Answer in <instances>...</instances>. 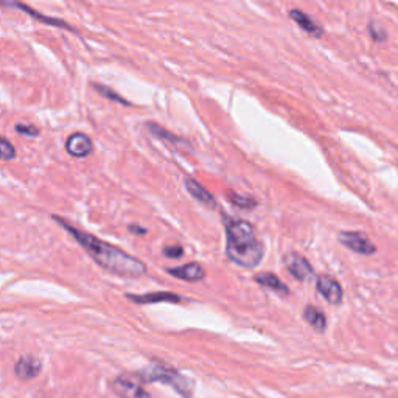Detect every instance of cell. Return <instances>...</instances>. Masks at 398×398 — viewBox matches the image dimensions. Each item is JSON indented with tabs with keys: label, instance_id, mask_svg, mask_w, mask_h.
I'll return each instance as SVG.
<instances>
[{
	"label": "cell",
	"instance_id": "cell-1",
	"mask_svg": "<svg viewBox=\"0 0 398 398\" xmlns=\"http://www.w3.org/2000/svg\"><path fill=\"white\" fill-rule=\"evenodd\" d=\"M53 219H55L61 228L67 230L69 234L78 241V245L81 247H85V251L91 255V258L100 266V268L109 271L112 274L133 278H139L146 274V265L144 261H140L139 258L124 252L123 249L100 240L95 235L87 234L85 230L74 228L72 224L64 221L61 217L53 215Z\"/></svg>",
	"mask_w": 398,
	"mask_h": 398
},
{
	"label": "cell",
	"instance_id": "cell-2",
	"mask_svg": "<svg viewBox=\"0 0 398 398\" xmlns=\"http://www.w3.org/2000/svg\"><path fill=\"white\" fill-rule=\"evenodd\" d=\"M225 254L230 261L243 268H255L265 255V247L255 236L251 223L236 218H224Z\"/></svg>",
	"mask_w": 398,
	"mask_h": 398
},
{
	"label": "cell",
	"instance_id": "cell-3",
	"mask_svg": "<svg viewBox=\"0 0 398 398\" xmlns=\"http://www.w3.org/2000/svg\"><path fill=\"white\" fill-rule=\"evenodd\" d=\"M135 377L145 383L159 382L168 384L184 398H192L193 395V383L187 377L175 371L173 367L165 366L162 362H154V364L145 367L144 371L135 373Z\"/></svg>",
	"mask_w": 398,
	"mask_h": 398
},
{
	"label": "cell",
	"instance_id": "cell-4",
	"mask_svg": "<svg viewBox=\"0 0 398 398\" xmlns=\"http://www.w3.org/2000/svg\"><path fill=\"white\" fill-rule=\"evenodd\" d=\"M0 7L3 8H16V10H21L23 13L34 17V19L45 23V25H52V27H59V28H64V30H70V32L75 33V28L70 27L67 22H64L63 19H58V17H50V16H45V14H41L38 13L36 10L27 7L25 3L22 2H17V0H0Z\"/></svg>",
	"mask_w": 398,
	"mask_h": 398
},
{
	"label": "cell",
	"instance_id": "cell-5",
	"mask_svg": "<svg viewBox=\"0 0 398 398\" xmlns=\"http://www.w3.org/2000/svg\"><path fill=\"white\" fill-rule=\"evenodd\" d=\"M340 241L350 251L361 255H372L377 252V247L373 243L367 239L361 232H341Z\"/></svg>",
	"mask_w": 398,
	"mask_h": 398
},
{
	"label": "cell",
	"instance_id": "cell-6",
	"mask_svg": "<svg viewBox=\"0 0 398 398\" xmlns=\"http://www.w3.org/2000/svg\"><path fill=\"white\" fill-rule=\"evenodd\" d=\"M316 288L319 291V294L324 296V299L331 305H338L342 302L344 291L341 283L336 280V278L330 276H319L316 282Z\"/></svg>",
	"mask_w": 398,
	"mask_h": 398
},
{
	"label": "cell",
	"instance_id": "cell-7",
	"mask_svg": "<svg viewBox=\"0 0 398 398\" xmlns=\"http://www.w3.org/2000/svg\"><path fill=\"white\" fill-rule=\"evenodd\" d=\"M65 151H67L72 157L82 159L87 157L89 154L93 151V144L87 134L74 133L69 135L67 140H65Z\"/></svg>",
	"mask_w": 398,
	"mask_h": 398
},
{
	"label": "cell",
	"instance_id": "cell-8",
	"mask_svg": "<svg viewBox=\"0 0 398 398\" xmlns=\"http://www.w3.org/2000/svg\"><path fill=\"white\" fill-rule=\"evenodd\" d=\"M285 265H287L291 276L297 278V280H308L314 272L313 266L308 263V260L299 254H289L288 257L285 258Z\"/></svg>",
	"mask_w": 398,
	"mask_h": 398
},
{
	"label": "cell",
	"instance_id": "cell-9",
	"mask_svg": "<svg viewBox=\"0 0 398 398\" xmlns=\"http://www.w3.org/2000/svg\"><path fill=\"white\" fill-rule=\"evenodd\" d=\"M112 389L120 398H151V395L142 386L124 377L115 378L114 383H112Z\"/></svg>",
	"mask_w": 398,
	"mask_h": 398
},
{
	"label": "cell",
	"instance_id": "cell-10",
	"mask_svg": "<svg viewBox=\"0 0 398 398\" xmlns=\"http://www.w3.org/2000/svg\"><path fill=\"white\" fill-rule=\"evenodd\" d=\"M41 369H43V364H41L38 358H34V356H22L16 362L14 373L19 379L28 382V379L36 378L41 373Z\"/></svg>",
	"mask_w": 398,
	"mask_h": 398
},
{
	"label": "cell",
	"instance_id": "cell-11",
	"mask_svg": "<svg viewBox=\"0 0 398 398\" xmlns=\"http://www.w3.org/2000/svg\"><path fill=\"white\" fill-rule=\"evenodd\" d=\"M167 272L170 276L181 278V280H186V282H201L206 278L204 268L199 263H196V261L177 266V268H168Z\"/></svg>",
	"mask_w": 398,
	"mask_h": 398
},
{
	"label": "cell",
	"instance_id": "cell-12",
	"mask_svg": "<svg viewBox=\"0 0 398 398\" xmlns=\"http://www.w3.org/2000/svg\"><path fill=\"white\" fill-rule=\"evenodd\" d=\"M146 128L148 131L153 135H156L157 139L160 140H164V142H168V144L171 146H175L176 150H179V151H187V153H192V146H190L188 142L186 139H181V137H177V135H175L173 133H170V131H167L165 128L160 126V124H156V123H146Z\"/></svg>",
	"mask_w": 398,
	"mask_h": 398
},
{
	"label": "cell",
	"instance_id": "cell-13",
	"mask_svg": "<svg viewBox=\"0 0 398 398\" xmlns=\"http://www.w3.org/2000/svg\"><path fill=\"white\" fill-rule=\"evenodd\" d=\"M186 188H187V192L190 193V196L198 201V203H201L206 207H209V209H215L217 207V201H215V198H213V195L209 192V190L201 186L198 181L193 179V177H187Z\"/></svg>",
	"mask_w": 398,
	"mask_h": 398
},
{
	"label": "cell",
	"instance_id": "cell-14",
	"mask_svg": "<svg viewBox=\"0 0 398 398\" xmlns=\"http://www.w3.org/2000/svg\"><path fill=\"white\" fill-rule=\"evenodd\" d=\"M128 299L135 302V304H159V302H171L177 304L182 300V297L171 293H148V294H128Z\"/></svg>",
	"mask_w": 398,
	"mask_h": 398
},
{
	"label": "cell",
	"instance_id": "cell-15",
	"mask_svg": "<svg viewBox=\"0 0 398 398\" xmlns=\"http://www.w3.org/2000/svg\"><path fill=\"white\" fill-rule=\"evenodd\" d=\"M289 16H291V19H293L302 30H304L305 33L311 34V36H316V38L322 36L324 30L320 28L318 23L311 19L310 16H307L304 11L293 10V11H289Z\"/></svg>",
	"mask_w": 398,
	"mask_h": 398
},
{
	"label": "cell",
	"instance_id": "cell-16",
	"mask_svg": "<svg viewBox=\"0 0 398 398\" xmlns=\"http://www.w3.org/2000/svg\"><path fill=\"white\" fill-rule=\"evenodd\" d=\"M255 282L261 285V287L272 289L274 293L280 294V296L289 294V289H288L287 285H285L276 274H272V272H261V274L255 276Z\"/></svg>",
	"mask_w": 398,
	"mask_h": 398
},
{
	"label": "cell",
	"instance_id": "cell-17",
	"mask_svg": "<svg viewBox=\"0 0 398 398\" xmlns=\"http://www.w3.org/2000/svg\"><path fill=\"white\" fill-rule=\"evenodd\" d=\"M304 319L308 322V325L313 327L318 333H324L327 329V318L325 314L319 310V308L308 305L304 311Z\"/></svg>",
	"mask_w": 398,
	"mask_h": 398
},
{
	"label": "cell",
	"instance_id": "cell-18",
	"mask_svg": "<svg viewBox=\"0 0 398 398\" xmlns=\"http://www.w3.org/2000/svg\"><path fill=\"white\" fill-rule=\"evenodd\" d=\"M229 199L232 201V204L240 207V209H254V207L257 206V201L251 198V196L240 195V193H235V192L229 193Z\"/></svg>",
	"mask_w": 398,
	"mask_h": 398
},
{
	"label": "cell",
	"instance_id": "cell-19",
	"mask_svg": "<svg viewBox=\"0 0 398 398\" xmlns=\"http://www.w3.org/2000/svg\"><path fill=\"white\" fill-rule=\"evenodd\" d=\"M93 89H97L100 95H103V97H106L108 100H112V102L122 103V104H124V106H133V104H131V103L128 102V100H124L123 97H120V95H118L115 91H112V89L108 87V86L97 85V82H95V85H93Z\"/></svg>",
	"mask_w": 398,
	"mask_h": 398
},
{
	"label": "cell",
	"instance_id": "cell-20",
	"mask_svg": "<svg viewBox=\"0 0 398 398\" xmlns=\"http://www.w3.org/2000/svg\"><path fill=\"white\" fill-rule=\"evenodd\" d=\"M16 157V148L10 140L0 137V160H13Z\"/></svg>",
	"mask_w": 398,
	"mask_h": 398
},
{
	"label": "cell",
	"instance_id": "cell-21",
	"mask_svg": "<svg viewBox=\"0 0 398 398\" xmlns=\"http://www.w3.org/2000/svg\"><path fill=\"white\" fill-rule=\"evenodd\" d=\"M14 129H16V133L27 135V137H36V135H39V129L36 126H33V124L19 123V124H16Z\"/></svg>",
	"mask_w": 398,
	"mask_h": 398
},
{
	"label": "cell",
	"instance_id": "cell-22",
	"mask_svg": "<svg viewBox=\"0 0 398 398\" xmlns=\"http://www.w3.org/2000/svg\"><path fill=\"white\" fill-rule=\"evenodd\" d=\"M164 255L168 258H181L184 255V249L179 245L167 246V247H164Z\"/></svg>",
	"mask_w": 398,
	"mask_h": 398
},
{
	"label": "cell",
	"instance_id": "cell-23",
	"mask_svg": "<svg viewBox=\"0 0 398 398\" xmlns=\"http://www.w3.org/2000/svg\"><path fill=\"white\" fill-rule=\"evenodd\" d=\"M128 229H129V232H133V234H137V235H145L146 234V229L140 228V225H137V224H131Z\"/></svg>",
	"mask_w": 398,
	"mask_h": 398
}]
</instances>
